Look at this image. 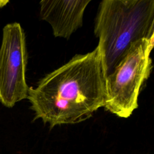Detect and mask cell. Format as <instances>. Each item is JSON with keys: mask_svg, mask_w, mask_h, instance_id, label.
<instances>
[{"mask_svg": "<svg viewBox=\"0 0 154 154\" xmlns=\"http://www.w3.org/2000/svg\"><path fill=\"white\" fill-rule=\"evenodd\" d=\"M8 2H9V1H8V0H0V8L4 7Z\"/></svg>", "mask_w": 154, "mask_h": 154, "instance_id": "obj_6", "label": "cell"}, {"mask_svg": "<svg viewBox=\"0 0 154 154\" xmlns=\"http://www.w3.org/2000/svg\"><path fill=\"white\" fill-rule=\"evenodd\" d=\"M154 37L133 43L112 72L105 78L103 107L122 118H128L138 106V98L152 68L150 53Z\"/></svg>", "mask_w": 154, "mask_h": 154, "instance_id": "obj_3", "label": "cell"}, {"mask_svg": "<svg viewBox=\"0 0 154 154\" xmlns=\"http://www.w3.org/2000/svg\"><path fill=\"white\" fill-rule=\"evenodd\" d=\"M94 32L99 38L97 46L106 78L133 43L154 37V1H102Z\"/></svg>", "mask_w": 154, "mask_h": 154, "instance_id": "obj_2", "label": "cell"}, {"mask_svg": "<svg viewBox=\"0 0 154 154\" xmlns=\"http://www.w3.org/2000/svg\"><path fill=\"white\" fill-rule=\"evenodd\" d=\"M90 0H43L40 16L51 26L55 37L69 39L82 26L84 11Z\"/></svg>", "mask_w": 154, "mask_h": 154, "instance_id": "obj_5", "label": "cell"}, {"mask_svg": "<svg viewBox=\"0 0 154 154\" xmlns=\"http://www.w3.org/2000/svg\"><path fill=\"white\" fill-rule=\"evenodd\" d=\"M105 97V75L97 46L45 76L35 88H29L27 99L34 120L40 119L52 128L89 119L103 107Z\"/></svg>", "mask_w": 154, "mask_h": 154, "instance_id": "obj_1", "label": "cell"}, {"mask_svg": "<svg viewBox=\"0 0 154 154\" xmlns=\"http://www.w3.org/2000/svg\"><path fill=\"white\" fill-rule=\"evenodd\" d=\"M28 53L24 31L18 22L7 24L2 29L0 47V102L12 108L27 99L26 81Z\"/></svg>", "mask_w": 154, "mask_h": 154, "instance_id": "obj_4", "label": "cell"}]
</instances>
